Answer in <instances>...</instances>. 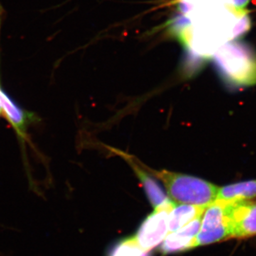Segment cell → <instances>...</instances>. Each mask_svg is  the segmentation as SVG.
<instances>
[{"label": "cell", "instance_id": "cell-1", "mask_svg": "<svg viewBox=\"0 0 256 256\" xmlns=\"http://www.w3.org/2000/svg\"><path fill=\"white\" fill-rule=\"evenodd\" d=\"M220 76L230 85L256 84V50L240 38L220 47L212 57Z\"/></svg>", "mask_w": 256, "mask_h": 256}, {"label": "cell", "instance_id": "cell-2", "mask_svg": "<svg viewBox=\"0 0 256 256\" xmlns=\"http://www.w3.org/2000/svg\"><path fill=\"white\" fill-rule=\"evenodd\" d=\"M151 172L162 182L174 203L206 208L216 200L218 186L202 178L166 170Z\"/></svg>", "mask_w": 256, "mask_h": 256}, {"label": "cell", "instance_id": "cell-3", "mask_svg": "<svg viewBox=\"0 0 256 256\" xmlns=\"http://www.w3.org/2000/svg\"><path fill=\"white\" fill-rule=\"evenodd\" d=\"M233 203L216 200L205 208L195 246L232 238Z\"/></svg>", "mask_w": 256, "mask_h": 256}, {"label": "cell", "instance_id": "cell-4", "mask_svg": "<svg viewBox=\"0 0 256 256\" xmlns=\"http://www.w3.org/2000/svg\"><path fill=\"white\" fill-rule=\"evenodd\" d=\"M174 202L159 207L146 217L134 237L138 246L148 252L159 246L169 234L170 214L175 206Z\"/></svg>", "mask_w": 256, "mask_h": 256}, {"label": "cell", "instance_id": "cell-5", "mask_svg": "<svg viewBox=\"0 0 256 256\" xmlns=\"http://www.w3.org/2000/svg\"><path fill=\"white\" fill-rule=\"evenodd\" d=\"M232 238H248L256 236V202H232Z\"/></svg>", "mask_w": 256, "mask_h": 256}, {"label": "cell", "instance_id": "cell-6", "mask_svg": "<svg viewBox=\"0 0 256 256\" xmlns=\"http://www.w3.org/2000/svg\"><path fill=\"white\" fill-rule=\"evenodd\" d=\"M202 216L195 218L182 228L170 234L160 247L163 254H173L190 250L195 246L197 234L200 230Z\"/></svg>", "mask_w": 256, "mask_h": 256}, {"label": "cell", "instance_id": "cell-7", "mask_svg": "<svg viewBox=\"0 0 256 256\" xmlns=\"http://www.w3.org/2000/svg\"><path fill=\"white\" fill-rule=\"evenodd\" d=\"M0 6V31L2 25V12ZM0 107L2 110L3 114L8 119L15 130L20 136H24L26 128L31 118L28 112H25L21 108L12 100V99L3 90L0 84Z\"/></svg>", "mask_w": 256, "mask_h": 256}, {"label": "cell", "instance_id": "cell-8", "mask_svg": "<svg viewBox=\"0 0 256 256\" xmlns=\"http://www.w3.org/2000/svg\"><path fill=\"white\" fill-rule=\"evenodd\" d=\"M256 197V180H248L218 188L216 200L226 202L249 201Z\"/></svg>", "mask_w": 256, "mask_h": 256}, {"label": "cell", "instance_id": "cell-9", "mask_svg": "<svg viewBox=\"0 0 256 256\" xmlns=\"http://www.w3.org/2000/svg\"><path fill=\"white\" fill-rule=\"evenodd\" d=\"M130 162L132 165L133 170L139 178L140 181L142 183L148 198L154 208L164 206L172 202L166 196L164 192L160 188L159 184L151 176L146 174V171L141 169L136 163L133 162L132 160H130Z\"/></svg>", "mask_w": 256, "mask_h": 256}, {"label": "cell", "instance_id": "cell-10", "mask_svg": "<svg viewBox=\"0 0 256 256\" xmlns=\"http://www.w3.org/2000/svg\"><path fill=\"white\" fill-rule=\"evenodd\" d=\"M204 207L188 204L175 205L171 210L169 217V234L178 230L192 220L202 216Z\"/></svg>", "mask_w": 256, "mask_h": 256}, {"label": "cell", "instance_id": "cell-11", "mask_svg": "<svg viewBox=\"0 0 256 256\" xmlns=\"http://www.w3.org/2000/svg\"><path fill=\"white\" fill-rule=\"evenodd\" d=\"M138 247L134 237L128 238L114 248L110 256H132Z\"/></svg>", "mask_w": 256, "mask_h": 256}, {"label": "cell", "instance_id": "cell-12", "mask_svg": "<svg viewBox=\"0 0 256 256\" xmlns=\"http://www.w3.org/2000/svg\"><path fill=\"white\" fill-rule=\"evenodd\" d=\"M3 116L2 110L1 107H0V116Z\"/></svg>", "mask_w": 256, "mask_h": 256}]
</instances>
